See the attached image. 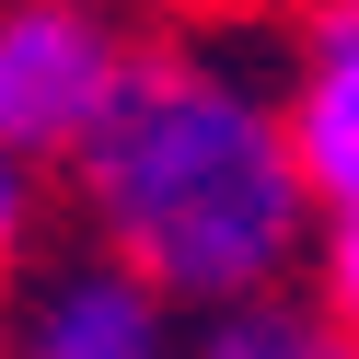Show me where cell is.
<instances>
[{"mask_svg": "<svg viewBox=\"0 0 359 359\" xmlns=\"http://www.w3.org/2000/svg\"><path fill=\"white\" fill-rule=\"evenodd\" d=\"M278 151L313 220L359 209V12L348 0H313V24H302V81L278 104Z\"/></svg>", "mask_w": 359, "mask_h": 359, "instance_id": "3957f363", "label": "cell"}, {"mask_svg": "<svg viewBox=\"0 0 359 359\" xmlns=\"http://www.w3.org/2000/svg\"><path fill=\"white\" fill-rule=\"evenodd\" d=\"M24 243H35V174L12 163V151H0V278L24 266Z\"/></svg>", "mask_w": 359, "mask_h": 359, "instance_id": "8992f818", "label": "cell"}, {"mask_svg": "<svg viewBox=\"0 0 359 359\" xmlns=\"http://www.w3.org/2000/svg\"><path fill=\"white\" fill-rule=\"evenodd\" d=\"M128 81V35L93 0H24L0 12V151H81Z\"/></svg>", "mask_w": 359, "mask_h": 359, "instance_id": "7a4b0ae2", "label": "cell"}, {"mask_svg": "<svg viewBox=\"0 0 359 359\" xmlns=\"http://www.w3.org/2000/svg\"><path fill=\"white\" fill-rule=\"evenodd\" d=\"M81 197L151 302H266L302 255V186L278 151V104L220 47H128L104 128L81 140Z\"/></svg>", "mask_w": 359, "mask_h": 359, "instance_id": "6da1fadb", "label": "cell"}, {"mask_svg": "<svg viewBox=\"0 0 359 359\" xmlns=\"http://www.w3.org/2000/svg\"><path fill=\"white\" fill-rule=\"evenodd\" d=\"M12 359H186V348H174V302H151L128 266H70L35 290Z\"/></svg>", "mask_w": 359, "mask_h": 359, "instance_id": "277c9868", "label": "cell"}, {"mask_svg": "<svg viewBox=\"0 0 359 359\" xmlns=\"http://www.w3.org/2000/svg\"><path fill=\"white\" fill-rule=\"evenodd\" d=\"M0 359H12V348H0Z\"/></svg>", "mask_w": 359, "mask_h": 359, "instance_id": "52a82bcc", "label": "cell"}, {"mask_svg": "<svg viewBox=\"0 0 359 359\" xmlns=\"http://www.w3.org/2000/svg\"><path fill=\"white\" fill-rule=\"evenodd\" d=\"M186 359H348V325H336L325 302H232V313H209V336H197Z\"/></svg>", "mask_w": 359, "mask_h": 359, "instance_id": "5b68a950", "label": "cell"}]
</instances>
